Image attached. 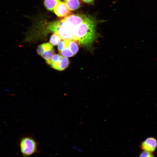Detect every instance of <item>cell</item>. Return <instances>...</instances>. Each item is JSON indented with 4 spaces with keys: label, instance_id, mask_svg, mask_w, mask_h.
Returning <instances> with one entry per match:
<instances>
[{
    "label": "cell",
    "instance_id": "obj_1",
    "mask_svg": "<svg viewBox=\"0 0 157 157\" xmlns=\"http://www.w3.org/2000/svg\"><path fill=\"white\" fill-rule=\"evenodd\" d=\"M96 24L94 19L86 16L81 24L73 28L72 39L77 41L83 47H89L96 37Z\"/></svg>",
    "mask_w": 157,
    "mask_h": 157
},
{
    "label": "cell",
    "instance_id": "obj_2",
    "mask_svg": "<svg viewBox=\"0 0 157 157\" xmlns=\"http://www.w3.org/2000/svg\"><path fill=\"white\" fill-rule=\"evenodd\" d=\"M46 28L48 31L58 34L62 39H72L73 28L62 19L50 22Z\"/></svg>",
    "mask_w": 157,
    "mask_h": 157
},
{
    "label": "cell",
    "instance_id": "obj_3",
    "mask_svg": "<svg viewBox=\"0 0 157 157\" xmlns=\"http://www.w3.org/2000/svg\"><path fill=\"white\" fill-rule=\"evenodd\" d=\"M20 151L23 156L27 157L38 151V143L33 138L26 136L22 138L19 142Z\"/></svg>",
    "mask_w": 157,
    "mask_h": 157
},
{
    "label": "cell",
    "instance_id": "obj_4",
    "mask_svg": "<svg viewBox=\"0 0 157 157\" xmlns=\"http://www.w3.org/2000/svg\"><path fill=\"white\" fill-rule=\"evenodd\" d=\"M53 11L58 17L63 19L72 13L64 2L61 1H60L56 5Z\"/></svg>",
    "mask_w": 157,
    "mask_h": 157
},
{
    "label": "cell",
    "instance_id": "obj_5",
    "mask_svg": "<svg viewBox=\"0 0 157 157\" xmlns=\"http://www.w3.org/2000/svg\"><path fill=\"white\" fill-rule=\"evenodd\" d=\"M140 147L143 151L152 153L157 147V140L153 137H148L141 143Z\"/></svg>",
    "mask_w": 157,
    "mask_h": 157
},
{
    "label": "cell",
    "instance_id": "obj_6",
    "mask_svg": "<svg viewBox=\"0 0 157 157\" xmlns=\"http://www.w3.org/2000/svg\"><path fill=\"white\" fill-rule=\"evenodd\" d=\"M86 15L81 14H71L62 19L73 28L81 24Z\"/></svg>",
    "mask_w": 157,
    "mask_h": 157
},
{
    "label": "cell",
    "instance_id": "obj_7",
    "mask_svg": "<svg viewBox=\"0 0 157 157\" xmlns=\"http://www.w3.org/2000/svg\"><path fill=\"white\" fill-rule=\"evenodd\" d=\"M65 40V48L68 47L71 50L74 55L78 51L79 44L77 41L70 39Z\"/></svg>",
    "mask_w": 157,
    "mask_h": 157
},
{
    "label": "cell",
    "instance_id": "obj_8",
    "mask_svg": "<svg viewBox=\"0 0 157 157\" xmlns=\"http://www.w3.org/2000/svg\"><path fill=\"white\" fill-rule=\"evenodd\" d=\"M68 8L72 11L76 10L81 6L79 0H64Z\"/></svg>",
    "mask_w": 157,
    "mask_h": 157
},
{
    "label": "cell",
    "instance_id": "obj_9",
    "mask_svg": "<svg viewBox=\"0 0 157 157\" xmlns=\"http://www.w3.org/2000/svg\"><path fill=\"white\" fill-rule=\"evenodd\" d=\"M53 48L52 45L49 43H45L39 45L37 49L38 54L41 56L46 51Z\"/></svg>",
    "mask_w": 157,
    "mask_h": 157
},
{
    "label": "cell",
    "instance_id": "obj_10",
    "mask_svg": "<svg viewBox=\"0 0 157 157\" xmlns=\"http://www.w3.org/2000/svg\"><path fill=\"white\" fill-rule=\"evenodd\" d=\"M60 0H45L44 4L46 8L50 11L53 10Z\"/></svg>",
    "mask_w": 157,
    "mask_h": 157
},
{
    "label": "cell",
    "instance_id": "obj_11",
    "mask_svg": "<svg viewBox=\"0 0 157 157\" xmlns=\"http://www.w3.org/2000/svg\"><path fill=\"white\" fill-rule=\"evenodd\" d=\"M53 48L47 50L44 52L41 56L46 60V63L49 65H50L51 58L54 53Z\"/></svg>",
    "mask_w": 157,
    "mask_h": 157
},
{
    "label": "cell",
    "instance_id": "obj_12",
    "mask_svg": "<svg viewBox=\"0 0 157 157\" xmlns=\"http://www.w3.org/2000/svg\"><path fill=\"white\" fill-rule=\"evenodd\" d=\"M69 63V60L67 58L61 56L59 71H62L68 67Z\"/></svg>",
    "mask_w": 157,
    "mask_h": 157
},
{
    "label": "cell",
    "instance_id": "obj_13",
    "mask_svg": "<svg viewBox=\"0 0 157 157\" xmlns=\"http://www.w3.org/2000/svg\"><path fill=\"white\" fill-rule=\"evenodd\" d=\"M60 36L58 34L53 33L50 36L49 42L52 45H57L61 39Z\"/></svg>",
    "mask_w": 157,
    "mask_h": 157
},
{
    "label": "cell",
    "instance_id": "obj_14",
    "mask_svg": "<svg viewBox=\"0 0 157 157\" xmlns=\"http://www.w3.org/2000/svg\"><path fill=\"white\" fill-rule=\"evenodd\" d=\"M58 53L60 55L65 57H70L74 56L68 47L65 48L63 50L58 52Z\"/></svg>",
    "mask_w": 157,
    "mask_h": 157
},
{
    "label": "cell",
    "instance_id": "obj_15",
    "mask_svg": "<svg viewBox=\"0 0 157 157\" xmlns=\"http://www.w3.org/2000/svg\"><path fill=\"white\" fill-rule=\"evenodd\" d=\"M139 157H154L152 153L143 151L139 155Z\"/></svg>",
    "mask_w": 157,
    "mask_h": 157
},
{
    "label": "cell",
    "instance_id": "obj_16",
    "mask_svg": "<svg viewBox=\"0 0 157 157\" xmlns=\"http://www.w3.org/2000/svg\"><path fill=\"white\" fill-rule=\"evenodd\" d=\"M65 48V40H61L58 44V52H60Z\"/></svg>",
    "mask_w": 157,
    "mask_h": 157
},
{
    "label": "cell",
    "instance_id": "obj_17",
    "mask_svg": "<svg viewBox=\"0 0 157 157\" xmlns=\"http://www.w3.org/2000/svg\"><path fill=\"white\" fill-rule=\"evenodd\" d=\"M50 65L52 68L59 71L60 67V60L51 63Z\"/></svg>",
    "mask_w": 157,
    "mask_h": 157
},
{
    "label": "cell",
    "instance_id": "obj_18",
    "mask_svg": "<svg viewBox=\"0 0 157 157\" xmlns=\"http://www.w3.org/2000/svg\"><path fill=\"white\" fill-rule=\"evenodd\" d=\"M61 56L57 54H54L52 56L51 58V63L59 61L60 60Z\"/></svg>",
    "mask_w": 157,
    "mask_h": 157
},
{
    "label": "cell",
    "instance_id": "obj_19",
    "mask_svg": "<svg viewBox=\"0 0 157 157\" xmlns=\"http://www.w3.org/2000/svg\"><path fill=\"white\" fill-rule=\"evenodd\" d=\"M83 2L89 4H93L94 3V0H81Z\"/></svg>",
    "mask_w": 157,
    "mask_h": 157
}]
</instances>
